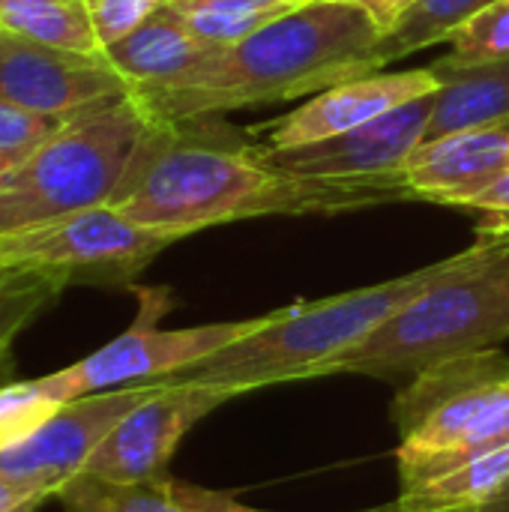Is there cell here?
Wrapping results in <instances>:
<instances>
[{
  "instance_id": "ffe728a7",
  "label": "cell",
  "mask_w": 509,
  "mask_h": 512,
  "mask_svg": "<svg viewBox=\"0 0 509 512\" xmlns=\"http://www.w3.org/2000/svg\"><path fill=\"white\" fill-rule=\"evenodd\" d=\"M168 477L153 483H108L93 474H75L54 492V501L69 512H186L171 495Z\"/></svg>"
},
{
  "instance_id": "6da1fadb",
  "label": "cell",
  "mask_w": 509,
  "mask_h": 512,
  "mask_svg": "<svg viewBox=\"0 0 509 512\" xmlns=\"http://www.w3.org/2000/svg\"><path fill=\"white\" fill-rule=\"evenodd\" d=\"M402 174L360 180L297 177L264 165L252 144L195 135V123H159L141 144L111 207L138 225L192 237L258 216L348 213L408 201Z\"/></svg>"
},
{
  "instance_id": "4fadbf2b",
  "label": "cell",
  "mask_w": 509,
  "mask_h": 512,
  "mask_svg": "<svg viewBox=\"0 0 509 512\" xmlns=\"http://www.w3.org/2000/svg\"><path fill=\"white\" fill-rule=\"evenodd\" d=\"M438 90H441V81L435 78L429 66L411 69V72H372V75L327 87L315 93L306 105L294 108L291 114L252 126L249 132L258 135L261 138L258 144L270 150L315 144L339 132H348L354 126H363L381 114H390Z\"/></svg>"
},
{
  "instance_id": "1f68e13d",
  "label": "cell",
  "mask_w": 509,
  "mask_h": 512,
  "mask_svg": "<svg viewBox=\"0 0 509 512\" xmlns=\"http://www.w3.org/2000/svg\"><path fill=\"white\" fill-rule=\"evenodd\" d=\"M12 168H15V162H12V159H6V156H0V180H3Z\"/></svg>"
},
{
  "instance_id": "8992f818",
  "label": "cell",
  "mask_w": 509,
  "mask_h": 512,
  "mask_svg": "<svg viewBox=\"0 0 509 512\" xmlns=\"http://www.w3.org/2000/svg\"><path fill=\"white\" fill-rule=\"evenodd\" d=\"M159 123L135 93L63 123L0 180V234L111 204Z\"/></svg>"
},
{
  "instance_id": "d6986e66",
  "label": "cell",
  "mask_w": 509,
  "mask_h": 512,
  "mask_svg": "<svg viewBox=\"0 0 509 512\" xmlns=\"http://www.w3.org/2000/svg\"><path fill=\"white\" fill-rule=\"evenodd\" d=\"M498 0H417L378 42V63L387 66L429 45L447 42L468 18Z\"/></svg>"
},
{
  "instance_id": "f546056e",
  "label": "cell",
  "mask_w": 509,
  "mask_h": 512,
  "mask_svg": "<svg viewBox=\"0 0 509 512\" xmlns=\"http://www.w3.org/2000/svg\"><path fill=\"white\" fill-rule=\"evenodd\" d=\"M486 512H509V489L498 498V501H492L489 507H483Z\"/></svg>"
},
{
  "instance_id": "5b68a950",
  "label": "cell",
  "mask_w": 509,
  "mask_h": 512,
  "mask_svg": "<svg viewBox=\"0 0 509 512\" xmlns=\"http://www.w3.org/2000/svg\"><path fill=\"white\" fill-rule=\"evenodd\" d=\"M390 417L402 489L509 444V354L486 348L426 366L393 399Z\"/></svg>"
},
{
  "instance_id": "7402d4cb",
  "label": "cell",
  "mask_w": 509,
  "mask_h": 512,
  "mask_svg": "<svg viewBox=\"0 0 509 512\" xmlns=\"http://www.w3.org/2000/svg\"><path fill=\"white\" fill-rule=\"evenodd\" d=\"M63 294V285L39 276V273H18L0 288V384L12 360L15 339Z\"/></svg>"
},
{
  "instance_id": "83f0119b",
  "label": "cell",
  "mask_w": 509,
  "mask_h": 512,
  "mask_svg": "<svg viewBox=\"0 0 509 512\" xmlns=\"http://www.w3.org/2000/svg\"><path fill=\"white\" fill-rule=\"evenodd\" d=\"M465 207L468 210H480L483 216H509V171L501 180H495L486 192L471 198Z\"/></svg>"
},
{
  "instance_id": "cb8c5ba5",
  "label": "cell",
  "mask_w": 509,
  "mask_h": 512,
  "mask_svg": "<svg viewBox=\"0 0 509 512\" xmlns=\"http://www.w3.org/2000/svg\"><path fill=\"white\" fill-rule=\"evenodd\" d=\"M63 123L33 114L21 105L0 99V156L21 165L33 150H39Z\"/></svg>"
},
{
  "instance_id": "44dd1931",
  "label": "cell",
  "mask_w": 509,
  "mask_h": 512,
  "mask_svg": "<svg viewBox=\"0 0 509 512\" xmlns=\"http://www.w3.org/2000/svg\"><path fill=\"white\" fill-rule=\"evenodd\" d=\"M186 27L216 45H237L246 36L264 30L297 3H255V0H171Z\"/></svg>"
},
{
  "instance_id": "9a60e30c",
  "label": "cell",
  "mask_w": 509,
  "mask_h": 512,
  "mask_svg": "<svg viewBox=\"0 0 509 512\" xmlns=\"http://www.w3.org/2000/svg\"><path fill=\"white\" fill-rule=\"evenodd\" d=\"M222 48L225 45L192 33L180 12L165 3L138 30L105 48V57L129 81L135 96H150L186 81L201 66H207Z\"/></svg>"
},
{
  "instance_id": "3957f363",
  "label": "cell",
  "mask_w": 509,
  "mask_h": 512,
  "mask_svg": "<svg viewBox=\"0 0 509 512\" xmlns=\"http://www.w3.org/2000/svg\"><path fill=\"white\" fill-rule=\"evenodd\" d=\"M468 258L471 246L381 285L345 291L315 303H291L279 309L276 318L258 333L237 339L234 345L216 351L177 378L216 384L231 390L234 396L288 381L321 378L330 363L363 345L396 312H402L426 288L459 270Z\"/></svg>"
},
{
  "instance_id": "30bf717a",
  "label": "cell",
  "mask_w": 509,
  "mask_h": 512,
  "mask_svg": "<svg viewBox=\"0 0 509 512\" xmlns=\"http://www.w3.org/2000/svg\"><path fill=\"white\" fill-rule=\"evenodd\" d=\"M105 51H69L0 30V99L69 123L129 96Z\"/></svg>"
},
{
  "instance_id": "ba28073f",
  "label": "cell",
  "mask_w": 509,
  "mask_h": 512,
  "mask_svg": "<svg viewBox=\"0 0 509 512\" xmlns=\"http://www.w3.org/2000/svg\"><path fill=\"white\" fill-rule=\"evenodd\" d=\"M168 306V291H141V315L138 321L111 339L108 345L96 348L93 354L81 357L78 363L57 369L51 375L33 378L39 390L57 402H75L93 393L120 390L132 384H150L162 378H177L198 366L201 360L213 357L216 351L234 345L267 327L276 312L246 321H222V324H201L183 330H159L156 321Z\"/></svg>"
},
{
  "instance_id": "ac0fdd59",
  "label": "cell",
  "mask_w": 509,
  "mask_h": 512,
  "mask_svg": "<svg viewBox=\"0 0 509 512\" xmlns=\"http://www.w3.org/2000/svg\"><path fill=\"white\" fill-rule=\"evenodd\" d=\"M0 30L69 51H102L84 0H0Z\"/></svg>"
},
{
  "instance_id": "7c38bea8",
  "label": "cell",
  "mask_w": 509,
  "mask_h": 512,
  "mask_svg": "<svg viewBox=\"0 0 509 512\" xmlns=\"http://www.w3.org/2000/svg\"><path fill=\"white\" fill-rule=\"evenodd\" d=\"M435 96L438 93L420 96L390 114H381L363 126H354L348 132H339L315 144H300L285 150L252 144V150L264 165L297 177L360 180V177L399 174L408 156L426 138L435 111Z\"/></svg>"
},
{
  "instance_id": "603a6c76",
  "label": "cell",
  "mask_w": 509,
  "mask_h": 512,
  "mask_svg": "<svg viewBox=\"0 0 509 512\" xmlns=\"http://www.w3.org/2000/svg\"><path fill=\"white\" fill-rule=\"evenodd\" d=\"M450 51L438 57L432 66L438 69H459V66H480L509 57V0H498L468 18L450 39Z\"/></svg>"
},
{
  "instance_id": "4316f807",
  "label": "cell",
  "mask_w": 509,
  "mask_h": 512,
  "mask_svg": "<svg viewBox=\"0 0 509 512\" xmlns=\"http://www.w3.org/2000/svg\"><path fill=\"white\" fill-rule=\"evenodd\" d=\"M51 495L33 483H24V480H12V477H3L0 474V512L15 510L21 504H30V501H48Z\"/></svg>"
},
{
  "instance_id": "9c48e42d",
  "label": "cell",
  "mask_w": 509,
  "mask_h": 512,
  "mask_svg": "<svg viewBox=\"0 0 509 512\" xmlns=\"http://www.w3.org/2000/svg\"><path fill=\"white\" fill-rule=\"evenodd\" d=\"M231 399L237 396L216 384L162 378L159 390L111 429L81 474H93L108 483L162 480L168 477V465L183 438Z\"/></svg>"
},
{
  "instance_id": "f1b7e54d",
  "label": "cell",
  "mask_w": 509,
  "mask_h": 512,
  "mask_svg": "<svg viewBox=\"0 0 509 512\" xmlns=\"http://www.w3.org/2000/svg\"><path fill=\"white\" fill-rule=\"evenodd\" d=\"M345 3H354V6H363L372 18H375V24L381 27V33H387L417 0H345Z\"/></svg>"
},
{
  "instance_id": "52a82bcc",
  "label": "cell",
  "mask_w": 509,
  "mask_h": 512,
  "mask_svg": "<svg viewBox=\"0 0 509 512\" xmlns=\"http://www.w3.org/2000/svg\"><path fill=\"white\" fill-rule=\"evenodd\" d=\"M177 240L183 237L138 225L111 204H102L24 231L0 234V270L39 273L63 288H123Z\"/></svg>"
},
{
  "instance_id": "e0dca14e",
  "label": "cell",
  "mask_w": 509,
  "mask_h": 512,
  "mask_svg": "<svg viewBox=\"0 0 509 512\" xmlns=\"http://www.w3.org/2000/svg\"><path fill=\"white\" fill-rule=\"evenodd\" d=\"M509 489V444L486 450L459 468L402 489L393 512H471L489 507Z\"/></svg>"
},
{
  "instance_id": "484cf974",
  "label": "cell",
  "mask_w": 509,
  "mask_h": 512,
  "mask_svg": "<svg viewBox=\"0 0 509 512\" xmlns=\"http://www.w3.org/2000/svg\"><path fill=\"white\" fill-rule=\"evenodd\" d=\"M168 489L186 512H270L246 507L237 498H231L228 492L204 489V486H195V483H186V480H177V477H168Z\"/></svg>"
},
{
  "instance_id": "d6a6232c",
  "label": "cell",
  "mask_w": 509,
  "mask_h": 512,
  "mask_svg": "<svg viewBox=\"0 0 509 512\" xmlns=\"http://www.w3.org/2000/svg\"><path fill=\"white\" fill-rule=\"evenodd\" d=\"M255 3H297V6H303L309 0H255Z\"/></svg>"
},
{
  "instance_id": "5bb4252c",
  "label": "cell",
  "mask_w": 509,
  "mask_h": 512,
  "mask_svg": "<svg viewBox=\"0 0 509 512\" xmlns=\"http://www.w3.org/2000/svg\"><path fill=\"white\" fill-rule=\"evenodd\" d=\"M509 171V123L462 129L423 141L402 165V180L417 201L465 207Z\"/></svg>"
},
{
  "instance_id": "d4e9b609",
  "label": "cell",
  "mask_w": 509,
  "mask_h": 512,
  "mask_svg": "<svg viewBox=\"0 0 509 512\" xmlns=\"http://www.w3.org/2000/svg\"><path fill=\"white\" fill-rule=\"evenodd\" d=\"M96 39L105 48H111L114 42L126 39L132 30H138L153 12H159L165 3L171 0H84Z\"/></svg>"
},
{
  "instance_id": "836d02e7",
  "label": "cell",
  "mask_w": 509,
  "mask_h": 512,
  "mask_svg": "<svg viewBox=\"0 0 509 512\" xmlns=\"http://www.w3.org/2000/svg\"><path fill=\"white\" fill-rule=\"evenodd\" d=\"M12 276H18V273H12V270H0V288H3Z\"/></svg>"
},
{
  "instance_id": "2e32d148",
  "label": "cell",
  "mask_w": 509,
  "mask_h": 512,
  "mask_svg": "<svg viewBox=\"0 0 509 512\" xmlns=\"http://www.w3.org/2000/svg\"><path fill=\"white\" fill-rule=\"evenodd\" d=\"M429 69L441 81V90L435 96V111L423 141H435L462 129L509 123V57L480 66Z\"/></svg>"
},
{
  "instance_id": "4dcf8cb0",
  "label": "cell",
  "mask_w": 509,
  "mask_h": 512,
  "mask_svg": "<svg viewBox=\"0 0 509 512\" xmlns=\"http://www.w3.org/2000/svg\"><path fill=\"white\" fill-rule=\"evenodd\" d=\"M45 501H30V504H21V507H15V510H6V512H39Z\"/></svg>"
},
{
  "instance_id": "8fae6325",
  "label": "cell",
  "mask_w": 509,
  "mask_h": 512,
  "mask_svg": "<svg viewBox=\"0 0 509 512\" xmlns=\"http://www.w3.org/2000/svg\"><path fill=\"white\" fill-rule=\"evenodd\" d=\"M159 384L162 381L132 384L60 405L27 441L0 453V474L33 483L54 498L66 480L84 471L111 429L147 396H153Z\"/></svg>"
},
{
  "instance_id": "277c9868",
  "label": "cell",
  "mask_w": 509,
  "mask_h": 512,
  "mask_svg": "<svg viewBox=\"0 0 509 512\" xmlns=\"http://www.w3.org/2000/svg\"><path fill=\"white\" fill-rule=\"evenodd\" d=\"M509 339V216H486L471 258L396 312L324 375H417Z\"/></svg>"
},
{
  "instance_id": "e575fe53",
  "label": "cell",
  "mask_w": 509,
  "mask_h": 512,
  "mask_svg": "<svg viewBox=\"0 0 509 512\" xmlns=\"http://www.w3.org/2000/svg\"><path fill=\"white\" fill-rule=\"evenodd\" d=\"M384 512H393V510H390V507H387V510H384ZM471 512H486V510H471Z\"/></svg>"
},
{
  "instance_id": "7a4b0ae2",
  "label": "cell",
  "mask_w": 509,
  "mask_h": 512,
  "mask_svg": "<svg viewBox=\"0 0 509 512\" xmlns=\"http://www.w3.org/2000/svg\"><path fill=\"white\" fill-rule=\"evenodd\" d=\"M375 18L345 0H309L237 45H225L186 81L138 96L162 123L315 96L351 78L381 72Z\"/></svg>"
}]
</instances>
